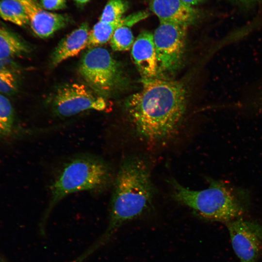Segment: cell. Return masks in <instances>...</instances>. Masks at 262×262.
<instances>
[{
	"instance_id": "6da1fadb",
	"label": "cell",
	"mask_w": 262,
	"mask_h": 262,
	"mask_svg": "<svg viewBox=\"0 0 262 262\" xmlns=\"http://www.w3.org/2000/svg\"><path fill=\"white\" fill-rule=\"evenodd\" d=\"M142 87L126 103L131 120L143 140L155 143L172 136L184 114L186 91L180 82L155 78L142 79Z\"/></svg>"
},
{
	"instance_id": "7a4b0ae2",
	"label": "cell",
	"mask_w": 262,
	"mask_h": 262,
	"mask_svg": "<svg viewBox=\"0 0 262 262\" xmlns=\"http://www.w3.org/2000/svg\"><path fill=\"white\" fill-rule=\"evenodd\" d=\"M109 224L104 232L78 257L82 262L104 246L125 222L138 217L149 207L153 187L146 161L137 156L126 158L114 179Z\"/></svg>"
},
{
	"instance_id": "3957f363",
	"label": "cell",
	"mask_w": 262,
	"mask_h": 262,
	"mask_svg": "<svg viewBox=\"0 0 262 262\" xmlns=\"http://www.w3.org/2000/svg\"><path fill=\"white\" fill-rule=\"evenodd\" d=\"M114 179L111 166L98 157L82 155L68 161L50 187V200L40 223V234L45 235L49 215L54 206L64 198L81 191H103L112 184Z\"/></svg>"
},
{
	"instance_id": "277c9868",
	"label": "cell",
	"mask_w": 262,
	"mask_h": 262,
	"mask_svg": "<svg viewBox=\"0 0 262 262\" xmlns=\"http://www.w3.org/2000/svg\"><path fill=\"white\" fill-rule=\"evenodd\" d=\"M171 184L173 198L204 219L227 223L240 217L245 211L235 193L219 181L212 180L208 188L201 190L190 189L175 180Z\"/></svg>"
},
{
	"instance_id": "5b68a950",
	"label": "cell",
	"mask_w": 262,
	"mask_h": 262,
	"mask_svg": "<svg viewBox=\"0 0 262 262\" xmlns=\"http://www.w3.org/2000/svg\"><path fill=\"white\" fill-rule=\"evenodd\" d=\"M79 72L88 86L103 98L116 91L123 80L117 62L107 49L99 47L89 48L84 54Z\"/></svg>"
},
{
	"instance_id": "8992f818",
	"label": "cell",
	"mask_w": 262,
	"mask_h": 262,
	"mask_svg": "<svg viewBox=\"0 0 262 262\" xmlns=\"http://www.w3.org/2000/svg\"><path fill=\"white\" fill-rule=\"evenodd\" d=\"M160 21L153 34L158 74H171L177 70L181 62L188 26Z\"/></svg>"
},
{
	"instance_id": "52a82bcc",
	"label": "cell",
	"mask_w": 262,
	"mask_h": 262,
	"mask_svg": "<svg viewBox=\"0 0 262 262\" xmlns=\"http://www.w3.org/2000/svg\"><path fill=\"white\" fill-rule=\"evenodd\" d=\"M55 113L68 117L88 110L103 111L107 103L104 98L85 84L73 83L61 86L52 98Z\"/></svg>"
},
{
	"instance_id": "ba28073f",
	"label": "cell",
	"mask_w": 262,
	"mask_h": 262,
	"mask_svg": "<svg viewBox=\"0 0 262 262\" xmlns=\"http://www.w3.org/2000/svg\"><path fill=\"white\" fill-rule=\"evenodd\" d=\"M240 262H256L262 251V225L241 217L226 223Z\"/></svg>"
},
{
	"instance_id": "9c48e42d",
	"label": "cell",
	"mask_w": 262,
	"mask_h": 262,
	"mask_svg": "<svg viewBox=\"0 0 262 262\" xmlns=\"http://www.w3.org/2000/svg\"><path fill=\"white\" fill-rule=\"evenodd\" d=\"M23 7L33 32L41 38H48L70 22L64 14L51 13L43 9L37 0H15Z\"/></svg>"
},
{
	"instance_id": "30bf717a",
	"label": "cell",
	"mask_w": 262,
	"mask_h": 262,
	"mask_svg": "<svg viewBox=\"0 0 262 262\" xmlns=\"http://www.w3.org/2000/svg\"><path fill=\"white\" fill-rule=\"evenodd\" d=\"M131 55L142 79L158 77V64L153 33L147 31L141 32L132 44Z\"/></svg>"
},
{
	"instance_id": "8fae6325",
	"label": "cell",
	"mask_w": 262,
	"mask_h": 262,
	"mask_svg": "<svg viewBox=\"0 0 262 262\" xmlns=\"http://www.w3.org/2000/svg\"><path fill=\"white\" fill-rule=\"evenodd\" d=\"M149 6L160 21L189 26L197 16L196 9L181 0H150Z\"/></svg>"
},
{
	"instance_id": "7c38bea8",
	"label": "cell",
	"mask_w": 262,
	"mask_h": 262,
	"mask_svg": "<svg viewBox=\"0 0 262 262\" xmlns=\"http://www.w3.org/2000/svg\"><path fill=\"white\" fill-rule=\"evenodd\" d=\"M90 31L88 23L84 22L63 38L52 53V65L58 66L66 59L76 56L87 47Z\"/></svg>"
},
{
	"instance_id": "4fadbf2b",
	"label": "cell",
	"mask_w": 262,
	"mask_h": 262,
	"mask_svg": "<svg viewBox=\"0 0 262 262\" xmlns=\"http://www.w3.org/2000/svg\"><path fill=\"white\" fill-rule=\"evenodd\" d=\"M29 51L26 42L0 20V58L14 59Z\"/></svg>"
},
{
	"instance_id": "5bb4252c",
	"label": "cell",
	"mask_w": 262,
	"mask_h": 262,
	"mask_svg": "<svg viewBox=\"0 0 262 262\" xmlns=\"http://www.w3.org/2000/svg\"><path fill=\"white\" fill-rule=\"evenodd\" d=\"M16 132L14 107L7 96L0 94V140L13 138Z\"/></svg>"
},
{
	"instance_id": "9a60e30c",
	"label": "cell",
	"mask_w": 262,
	"mask_h": 262,
	"mask_svg": "<svg viewBox=\"0 0 262 262\" xmlns=\"http://www.w3.org/2000/svg\"><path fill=\"white\" fill-rule=\"evenodd\" d=\"M0 17L20 27L29 24L23 7L15 0H0Z\"/></svg>"
},
{
	"instance_id": "2e32d148",
	"label": "cell",
	"mask_w": 262,
	"mask_h": 262,
	"mask_svg": "<svg viewBox=\"0 0 262 262\" xmlns=\"http://www.w3.org/2000/svg\"><path fill=\"white\" fill-rule=\"evenodd\" d=\"M122 18L114 23L100 21L96 23L90 31L87 47H98L110 41L115 29L123 24Z\"/></svg>"
},
{
	"instance_id": "e0dca14e",
	"label": "cell",
	"mask_w": 262,
	"mask_h": 262,
	"mask_svg": "<svg viewBox=\"0 0 262 262\" xmlns=\"http://www.w3.org/2000/svg\"><path fill=\"white\" fill-rule=\"evenodd\" d=\"M122 24L115 29L110 40L111 47L114 51L128 50L134 41L130 27Z\"/></svg>"
},
{
	"instance_id": "ac0fdd59",
	"label": "cell",
	"mask_w": 262,
	"mask_h": 262,
	"mask_svg": "<svg viewBox=\"0 0 262 262\" xmlns=\"http://www.w3.org/2000/svg\"><path fill=\"white\" fill-rule=\"evenodd\" d=\"M128 4L124 0H109L99 17V21L107 23L117 22L127 11Z\"/></svg>"
},
{
	"instance_id": "d6986e66",
	"label": "cell",
	"mask_w": 262,
	"mask_h": 262,
	"mask_svg": "<svg viewBox=\"0 0 262 262\" xmlns=\"http://www.w3.org/2000/svg\"><path fill=\"white\" fill-rule=\"evenodd\" d=\"M19 75L0 72V94L6 96L16 94L19 89Z\"/></svg>"
},
{
	"instance_id": "ffe728a7",
	"label": "cell",
	"mask_w": 262,
	"mask_h": 262,
	"mask_svg": "<svg viewBox=\"0 0 262 262\" xmlns=\"http://www.w3.org/2000/svg\"><path fill=\"white\" fill-rule=\"evenodd\" d=\"M0 72L10 73L19 75L20 68L14 59L0 58Z\"/></svg>"
},
{
	"instance_id": "44dd1931",
	"label": "cell",
	"mask_w": 262,
	"mask_h": 262,
	"mask_svg": "<svg viewBox=\"0 0 262 262\" xmlns=\"http://www.w3.org/2000/svg\"><path fill=\"white\" fill-rule=\"evenodd\" d=\"M41 7L47 11L61 10L66 7V0H39Z\"/></svg>"
},
{
	"instance_id": "7402d4cb",
	"label": "cell",
	"mask_w": 262,
	"mask_h": 262,
	"mask_svg": "<svg viewBox=\"0 0 262 262\" xmlns=\"http://www.w3.org/2000/svg\"><path fill=\"white\" fill-rule=\"evenodd\" d=\"M184 2L188 4H189L190 5H196L201 1H202L203 0H181Z\"/></svg>"
},
{
	"instance_id": "603a6c76",
	"label": "cell",
	"mask_w": 262,
	"mask_h": 262,
	"mask_svg": "<svg viewBox=\"0 0 262 262\" xmlns=\"http://www.w3.org/2000/svg\"><path fill=\"white\" fill-rule=\"evenodd\" d=\"M77 3L80 5H83L89 2L90 0H74Z\"/></svg>"
},
{
	"instance_id": "cb8c5ba5",
	"label": "cell",
	"mask_w": 262,
	"mask_h": 262,
	"mask_svg": "<svg viewBox=\"0 0 262 262\" xmlns=\"http://www.w3.org/2000/svg\"><path fill=\"white\" fill-rule=\"evenodd\" d=\"M0 262H7L4 258L0 255Z\"/></svg>"
},
{
	"instance_id": "d4e9b609",
	"label": "cell",
	"mask_w": 262,
	"mask_h": 262,
	"mask_svg": "<svg viewBox=\"0 0 262 262\" xmlns=\"http://www.w3.org/2000/svg\"><path fill=\"white\" fill-rule=\"evenodd\" d=\"M240 1H249V0H238Z\"/></svg>"
},
{
	"instance_id": "484cf974",
	"label": "cell",
	"mask_w": 262,
	"mask_h": 262,
	"mask_svg": "<svg viewBox=\"0 0 262 262\" xmlns=\"http://www.w3.org/2000/svg\"><path fill=\"white\" fill-rule=\"evenodd\" d=\"M261 103H262V97L261 98Z\"/></svg>"
}]
</instances>
